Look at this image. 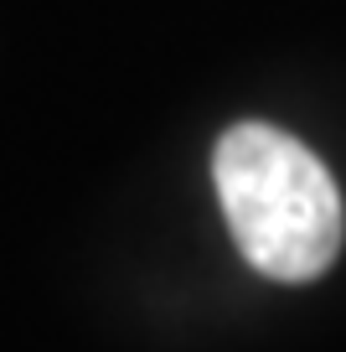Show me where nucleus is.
I'll use <instances>...</instances> for the list:
<instances>
[{
	"label": "nucleus",
	"instance_id": "1",
	"mask_svg": "<svg viewBox=\"0 0 346 352\" xmlns=\"http://www.w3.org/2000/svg\"><path fill=\"white\" fill-rule=\"evenodd\" d=\"M212 182L238 254L269 280H321L341 254V187L305 140L243 120L217 140Z\"/></svg>",
	"mask_w": 346,
	"mask_h": 352
}]
</instances>
